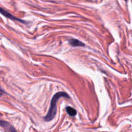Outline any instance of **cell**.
I'll use <instances>...</instances> for the list:
<instances>
[{"label":"cell","mask_w":132,"mask_h":132,"mask_svg":"<svg viewBox=\"0 0 132 132\" xmlns=\"http://www.w3.org/2000/svg\"><path fill=\"white\" fill-rule=\"evenodd\" d=\"M62 97L69 98V96L67 93L64 92H59L56 93L53 95V98L50 101V104L49 111L43 118L45 121L49 122L54 118L57 112V102H58V99Z\"/></svg>","instance_id":"1"},{"label":"cell","mask_w":132,"mask_h":132,"mask_svg":"<svg viewBox=\"0 0 132 132\" xmlns=\"http://www.w3.org/2000/svg\"><path fill=\"white\" fill-rule=\"evenodd\" d=\"M0 13H1V14H3V15H5V17H6V18H9V19H12V20L18 21L23 22V23H24V21L21 20V19H19V18H16V17H15V16H14V15H12L11 14H10V13L8 12H6V10H5L4 9H1V8H0Z\"/></svg>","instance_id":"2"},{"label":"cell","mask_w":132,"mask_h":132,"mask_svg":"<svg viewBox=\"0 0 132 132\" xmlns=\"http://www.w3.org/2000/svg\"><path fill=\"white\" fill-rule=\"evenodd\" d=\"M70 45L72 46H84V43H82V41H79V40L76 39H71L69 41Z\"/></svg>","instance_id":"3"},{"label":"cell","mask_w":132,"mask_h":132,"mask_svg":"<svg viewBox=\"0 0 132 132\" xmlns=\"http://www.w3.org/2000/svg\"><path fill=\"white\" fill-rule=\"evenodd\" d=\"M66 112H67L69 115L71 117H74L76 115V110L74 109L71 106H67L66 107Z\"/></svg>","instance_id":"4"},{"label":"cell","mask_w":132,"mask_h":132,"mask_svg":"<svg viewBox=\"0 0 132 132\" xmlns=\"http://www.w3.org/2000/svg\"><path fill=\"white\" fill-rule=\"evenodd\" d=\"M0 126L4 128H9V129H10V125H9V124L7 122H5V121H1V120H0Z\"/></svg>","instance_id":"5"},{"label":"cell","mask_w":132,"mask_h":132,"mask_svg":"<svg viewBox=\"0 0 132 132\" xmlns=\"http://www.w3.org/2000/svg\"><path fill=\"white\" fill-rule=\"evenodd\" d=\"M4 93H5L4 90H3L2 88H0V97H1L2 95H3Z\"/></svg>","instance_id":"6"},{"label":"cell","mask_w":132,"mask_h":132,"mask_svg":"<svg viewBox=\"0 0 132 132\" xmlns=\"http://www.w3.org/2000/svg\"><path fill=\"white\" fill-rule=\"evenodd\" d=\"M125 1H128V0H125Z\"/></svg>","instance_id":"7"}]
</instances>
